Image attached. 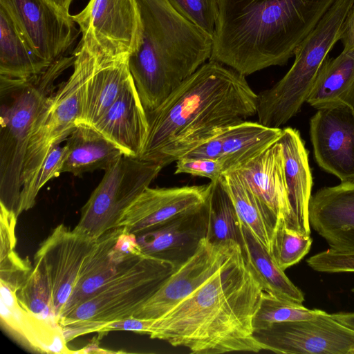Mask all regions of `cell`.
<instances>
[{"label":"cell","mask_w":354,"mask_h":354,"mask_svg":"<svg viewBox=\"0 0 354 354\" xmlns=\"http://www.w3.org/2000/svg\"><path fill=\"white\" fill-rule=\"evenodd\" d=\"M16 295L19 304L26 310L42 319L59 324L52 309L47 279L39 266L34 263L16 291Z\"/></svg>","instance_id":"obj_33"},{"label":"cell","mask_w":354,"mask_h":354,"mask_svg":"<svg viewBox=\"0 0 354 354\" xmlns=\"http://www.w3.org/2000/svg\"><path fill=\"white\" fill-rule=\"evenodd\" d=\"M310 236H304L288 228L282 220L276 225L271 254L283 271L299 263L310 251Z\"/></svg>","instance_id":"obj_35"},{"label":"cell","mask_w":354,"mask_h":354,"mask_svg":"<svg viewBox=\"0 0 354 354\" xmlns=\"http://www.w3.org/2000/svg\"><path fill=\"white\" fill-rule=\"evenodd\" d=\"M0 6L32 48L50 62L64 56L78 35L72 15L49 0H0Z\"/></svg>","instance_id":"obj_14"},{"label":"cell","mask_w":354,"mask_h":354,"mask_svg":"<svg viewBox=\"0 0 354 354\" xmlns=\"http://www.w3.org/2000/svg\"><path fill=\"white\" fill-rule=\"evenodd\" d=\"M136 1L141 32L128 64L147 112L156 109L209 59L212 37L179 14L167 0Z\"/></svg>","instance_id":"obj_4"},{"label":"cell","mask_w":354,"mask_h":354,"mask_svg":"<svg viewBox=\"0 0 354 354\" xmlns=\"http://www.w3.org/2000/svg\"><path fill=\"white\" fill-rule=\"evenodd\" d=\"M96 240L60 224L43 241L35 253L34 263L40 266L46 276L52 309L58 323L82 263Z\"/></svg>","instance_id":"obj_12"},{"label":"cell","mask_w":354,"mask_h":354,"mask_svg":"<svg viewBox=\"0 0 354 354\" xmlns=\"http://www.w3.org/2000/svg\"><path fill=\"white\" fill-rule=\"evenodd\" d=\"M279 142L283 149L285 171L292 212L290 230L310 236L308 207L313 178L308 152L299 131L292 127L282 129Z\"/></svg>","instance_id":"obj_23"},{"label":"cell","mask_w":354,"mask_h":354,"mask_svg":"<svg viewBox=\"0 0 354 354\" xmlns=\"http://www.w3.org/2000/svg\"><path fill=\"white\" fill-rule=\"evenodd\" d=\"M282 129L245 120L223 132V148L218 160L223 175L235 171L259 156L281 137Z\"/></svg>","instance_id":"obj_27"},{"label":"cell","mask_w":354,"mask_h":354,"mask_svg":"<svg viewBox=\"0 0 354 354\" xmlns=\"http://www.w3.org/2000/svg\"><path fill=\"white\" fill-rule=\"evenodd\" d=\"M263 292L236 243L213 274L153 320L149 335L194 354L259 353L252 319Z\"/></svg>","instance_id":"obj_1"},{"label":"cell","mask_w":354,"mask_h":354,"mask_svg":"<svg viewBox=\"0 0 354 354\" xmlns=\"http://www.w3.org/2000/svg\"><path fill=\"white\" fill-rule=\"evenodd\" d=\"M183 17L212 37L218 13V0H167Z\"/></svg>","instance_id":"obj_36"},{"label":"cell","mask_w":354,"mask_h":354,"mask_svg":"<svg viewBox=\"0 0 354 354\" xmlns=\"http://www.w3.org/2000/svg\"><path fill=\"white\" fill-rule=\"evenodd\" d=\"M176 267L142 254L93 296L59 321L66 342L102 326L133 317Z\"/></svg>","instance_id":"obj_7"},{"label":"cell","mask_w":354,"mask_h":354,"mask_svg":"<svg viewBox=\"0 0 354 354\" xmlns=\"http://www.w3.org/2000/svg\"><path fill=\"white\" fill-rule=\"evenodd\" d=\"M236 243L216 245L203 239L195 253L174 270L133 317L150 320L160 317L213 274Z\"/></svg>","instance_id":"obj_15"},{"label":"cell","mask_w":354,"mask_h":354,"mask_svg":"<svg viewBox=\"0 0 354 354\" xmlns=\"http://www.w3.org/2000/svg\"><path fill=\"white\" fill-rule=\"evenodd\" d=\"M306 263L317 272H354V252H339L329 248L309 257Z\"/></svg>","instance_id":"obj_37"},{"label":"cell","mask_w":354,"mask_h":354,"mask_svg":"<svg viewBox=\"0 0 354 354\" xmlns=\"http://www.w3.org/2000/svg\"><path fill=\"white\" fill-rule=\"evenodd\" d=\"M308 215L310 227L330 249L354 252V182L318 189L311 195Z\"/></svg>","instance_id":"obj_18"},{"label":"cell","mask_w":354,"mask_h":354,"mask_svg":"<svg viewBox=\"0 0 354 354\" xmlns=\"http://www.w3.org/2000/svg\"><path fill=\"white\" fill-rule=\"evenodd\" d=\"M124 155L139 157L148 132L146 111L132 76L118 97L93 126Z\"/></svg>","instance_id":"obj_21"},{"label":"cell","mask_w":354,"mask_h":354,"mask_svg":"<svg viewBox=\"0 0 354 354\" xmlns=\"http://www.w3.org/2000/svg\"><path fill=\"white\" fill-rule=\"evenodd\" d=\"M176 162L175 174H187L205 177L210 181L216 180L223 175L222 166L217 160L184 156Z\"/></svg>","instance_id":"obj_38"},{"label":"cell","mask_w":354,"mask_h":354,"mask_svg":"<svg viewBox=\"0 0 354 354\" xmlns=\"http://www.w3.org/2000/svg\"><path fill=\"white\" fill-rule=\"evenodd\" d=\"M212 182L208 198L205 238L213 244L235 242L241 245V221L221 178Z\"/></svg>","instance_id":"obj_31"},{"label":"cell","mask_w":354,"mask_h":354,"mask_svg":"<svg viewBox=\"0 0 354 354\" xmlns=\"http://www.w3.org/2000/svg\"><path fill=\"white\" fill-rule=\"evenodd\" d=\"M339 41L343 45L344 50H354V3L344 21Z\"/></svg>","instance_id":"obj_42"},{"label":"cell","mask_w":354,"mask_h":354,"mask_svg":"<svg viewBox=\"0 0 354 354\" xmlns=\"http://www.w3.org/2000/svg\"><path fill=\"white\" fill-rule=\"evenodd\" d=\"M310 136L317 165L341 182H354V109H318L310 120Z\"/></svg>","instance_id":"obj_16"},{"label":"cell","mask_w":354,"mask_h":354,"mask_svg":"<svg viewBox=\"0 0 354 354\" xmlns=\"http://www.w3.org/2000/svg\"><path fill=\"white\" fill-rule=\"evenodd\" d=\"M0 207V261H3L17 254L15 249L17 244L15 228L18 216L1 203Z\"/></svg>","instance_id":"obj_39"},{"label":"cell","mask_w":354,"mask_h":354,"mask_svg":"<svg viewBox=\"0 0 354 354\" xmlns=\"http://www.w3.org/2000/svg\"><path fill=\"white\" fill-rule=\"evenodd\" d=\"M73 71L47 100L31 132L21 176L26 184L53 147L67 139L81 118L86 84L95 64L84 50L76 48Z\"/></svg>","instance_id":"obj_8"},{"label":"cell","mask_w":354,"mask_h":354,"mask_svg":"<svg viewBox=\"0 0 354 354\" xmlns=\"http://www.w3.org/2000/svg\"><path fill=\"white\" fill-rule=\"evenodd\" d=\"M51 63L32 48L8 11L0 6V84L25 82Z\"/></svg>","instance_id":"obj_24"},{"label":"cell","mask_w":354,"mask_h":354,"mask_svg":"<svg viewBox=\"0 0 354 354\" xmlns=\"http://www.w3.org/2000/svg\"><path fill=\"white\" fill-rule=\"evenodd\" d=\"M142 254L136 235L125 232L121 227L100 236L82 263L59 321L88 299Z\"/></svg>","instance_id":"obj_13"},{"label":"cell","mask_w":354,"mask_h":354,"mask_svg":"<svg viewBox=\"0 0 354 354\" xmlns=\"http://www.w3.org/2000/svg\"><path fill=\"white\" fill-rule=\"evenodd\" d=\"M153 322V320L131 317L108 323L100 327L97 333L100 334L99 337L104 335L106 333L115 330H129L149 335Z\"/></svg>","instance_id":"obj_40"},{"label":"cell","mask_w":354,"mask_h":354,"mask_svg":"<svg viewBox=\"0 0 354 354\" xmlns=\"http://www.w3.org/2000/svg\"><path fill=\"white\" fill-rule=\"evenodd\" d=\"M263 350L283 354H354V330L324 311L313 318L253 330Z\"/></svg>","instance_id":"obj_11"},{"label":"cell","mask_w":354,"mask_h":354,"mask_svg":"<svg viewBox=\"0 0 354 354\" xmlns=\"http://www.w3.org/2000/svg\"><path fill=\"white\" fill-rule=\"evenodd\" d=\"M160 165L123 155L104 171L100 183L84 205L73 230L92 239L118 227L124 211L153 181Z\"/></svg>","instance_id":"obj_9"},{"label":"cell","mask_w":354,"mask_h":354,"mask_svg":"<svg viewBox=\"0 0 354 354\" xmlns=\"http://www.w3.org/2000/svg\"><path fill=\"white\" fill-rule=\"evenodd\" d=\"M68 153V147L66 144L63 146L57 145L51 148L30 180L22 185L18 216L34 206L39 192L47 182L62 174Z\"/></svg>","instance_id":"obj_34"},{"label":"cell","mask_w":354,"mask_h":354,"mask_svg":"<svg viewBox=\"0 0 354 354\" xmlns=\"http://www.w3.org/2000/svg\"><path fill=\"white\" fill-rule=\"evenodd\" d=\"M131 77L128 60L95 64L86 84L78 125L93 127L114 103Z\"/></svg>","instance_id":"obj_29"},{"label":"cell","mask_w":354,"mask_h":354,"mask_svg":"<svg viewBox=\"0 0 354 354\" xmlns=\"http://www.w3.org/2000/svg\"><path fill=\"white\" fill-rule=\"evenodd\" d=\"M251 191L290 228L292 212L285 171L283 149L279 140L237 169Z\"/></svg>","instance_id":"obj_22"},{"label":"cell","mask_w":354,"mask_h":354,"mask_svg":"<svg viewBox=\"0 0 354 354\" xmlns=\"http://www.w3.org/2000/svg\"><path fill=\"white\" fill-rule=\"evenodd\" d=\"M212 182L201 185L145 188L123 213L118 227L136 235L203 206Z\"/></svg>","instance_id":"obj_17"},{"label":"cell","mask_w":354,"mask_h":354,"mask_svg":"<svg viewBox=\"0 0 354 354\" xmlns=\"http://www.w3.org/2000/svg\"><path fill=\"white\" fill-rule=\"evenodd\" d=\"M354 0H335L314 29L297 46L294 62L285 75L258 94V122L280 128L306 102L320 68L339 40L345 18Z\"/></svg>","instance_id":"obj_6"},{"label":"cell","mask_w":354,"mask_h":354,"mask_svg":"<svg viewBox=\"0 0 354 354\" xmlns=\"http://www.w3.org/2000/svg\"><path fill=\"white\" fill-rule=\"evenodd\" d=\"M221 180L232 199L241 223L252 232L271 254L277 218L251 191L236 171L224 174Z\"/></svg>","instance_id":"obj_30"},{"label":"cell","mask_w":354,"mask_h":354,"mask_svg":"<svg viewBox=\"0 0 354 354\" xmlns=\"http://www.w3.org/2000/svg\"><path fill=\"white\" fill-rule=\"evenodd\" d=\"M324 310L309 309L292 301L263 292L252 319L253 330L276 323L313 318Z\"/></svg>","instance_id":"obj_32"},{"label":"cell","mask_w":354,"mask_h":354,"mask_svg":"<svg viewBox=\"0 0 354 354\" xmlns=\"http://www.w3.org/2000/svg\"><path fill=\"white\" fill-rule=\"evenodd\" d=\"M245 76L208 60L155 109L138 158L165 167L227 128L257 115Z\"/></svg>","instance_id":"obj_2"},{"label":"cell","mask_w":354,"mask_h":354,"mask_svg":"<svg viewBox=\"0 0 354 354\" xmlns=\"http://www.w3.org/2000/svg\"><path fill=\"white\" fill-rule=\"evenodd\" d=\"M68 153L62 169L76 176L95 170H106L123 152L93 127L79 124L66 139Z\"/></svg>","instance_id":"obj_26"},{"label":"cell","mask_w":354,"mask_h":354,"mask_svg":"<svg viewBox=\"0 0 354 354\" xmlns=\"http://www.w3.org/2000/svg\"><path fill=\"white\" fill-rule=\"evenodd\" d=\"M72 19L82 34L77 48L97 65L128 60L138 46L141 19L136 0H90Z\"/></svg>","instance_id":"obj_10"},{"label":"cell","mask_w":354,"mask_h":354,"mask_svg":"<svg viewBox=\"0 0 354 354\" xmlns=\"http://www.w3.org/2000/svg\"><path fill=\"white\" fill-rule=\"evenodd\" d=\"M1 283V326L18 343L39 353H73L67 346L59 324L42 319L24 308L16 291Z\"/></svg>","instance_id":"obj_20"},{"label":"cell","mask_w":354,"mask_h":354,"mask_svg":"<svg viewBox=\"0 0 354 354\" xmlns=\"http://www.w3.org/2000/svg\"><path fill=\"white\" fill-rule=\"evenodd\" d=\"M75 55L62 56L28 81L0 84V203L17 214L21 176L34 124L55 81L71 65Z\"/></svg>","instance_id":"obj_5"},{"label":"cell","mask_w":354,"mask_h":354,"mask_svg":"<svg viewBox=\"0 0 354 354\" xmlns=\"http://www.w3.org/2000/svg\"><path fill=\"white\" fill-rule=\"evenodd\" d=\"M56 8L66 15L69 14V8L74 0H49Z\"/></svg>","instance_id":"obj_45"},{"label":"cell","mask_w":354,"mask_h":354,"mask_svg":"<svg viewBox=\"0 0 354 354\" xmlns=\"http://www.w3.org/2000/svg\"><path fill=\"white\" fill-rule=\"evenodd\" d=\"M306 102L317 110L337 106L354 109V50L326 58Z\"/></svg>","instance_id":"obj_25"},{"label":"cell","mask_w":354,"mask_h":354,"mask_svg":"<svg viewBox=\"0 0 354 354\" xmlns=\"http://www.w3.org/2000/svg\"><path fill=\"white\" fill-rule=\"evenodd\" d=\"M241 247L245 261L264 292L302 304L303 292L286 276L252 232L241 223Z\"/></svg>","instance_id":"obj_28"},{"label":"cell","mask_w":354,"mask_h":354,"mask_svg":"<svg viewBox=\"0 0 354 354\" xmlns=\"http://www.w3.org/2000/svg\"><path fill=\"white\" fill-rule=\"evenodd\" d=\"M335 320L354 330V313H337L330 314Z\"/></svg>","instance_id":"obj_43"},{"label":"cell","mask_w":354,"mask_h":354,"mask_svg":"<svg viewBox=\"0 0 354 354\" xmlns=\"http://www.w3.org/2000/svg\"><path fill=\"white\" fill-rule=\"evenodd\" d=\"M335 0H218L209 60L247 76L283 66Z\"/></svg>","instance_id":"obj_3"},{"label":"cell","mask_w":354,"mask_h":354,"mask_svg":"<svg viewBox=\"0 0 354 354\" xmlns=\"http://www.w3.org/2000/svg\"><path fill=\"white\" fill-rule=\"evenodd\" d=\"M207 216L208 200L194 211L137 234L142 252L169 261L178 268L195 253L205 238Z\"/></svg>","instance_id":"obj_19"},{"label":"cell","mask_w":354,"mask_h":354,"mask_svg":"<svg viewBox=\"0 0 354 354\" xmlns=\"http://www.w3.org/2000/svg\"><path fill=\"white\" fill-rule=\"evenodd\" d=\"M223 131L203 142L185 156L218 160L222 152Z\"/></svg>","instance_id":"obj_41"},{"label":"cell","mask_w":354,"mask_h":354,"mask_svg":"<svg viewBox=\"0 0 354 354\" xmlns=\"http://www.w3.org/2000/svg\"><path fill=\"white\" fill-rule=\"evenodd\" d=\"M121 353V351L115 352V351L104 350L103 348H100L98 346V343H97V342H93L90 344H88L84 348H82L79 351H75L73 352V353Z\"/></svg>","instance_id":"obj_44"}]
</instances>
